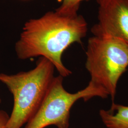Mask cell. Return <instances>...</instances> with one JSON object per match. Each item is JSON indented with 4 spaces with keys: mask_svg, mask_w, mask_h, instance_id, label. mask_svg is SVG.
I'll return each instance as SVG.
<instances>
[{
    "mask_svg": "<svg viewBox=\"0 0 128 128\" xmlns=\"http://www.w3.org/2000/svg\"><path fill=\"white\" fill-rule=\"evenodd\" d=\"M2 102V99H1V98L0 97V104Z\"/></svg>",
    "mask_w": 128,
    "mask_h": 128,
    "instance_id": "obj_9",
    "label": "cell"
},
{
    "mask_svg": "<svg viewBox=\"0 0 128 128\" xmlns=\"http://www.w3.org/2000/svg\"><path fill=\"white\" fill-rule=\"evenodd\" d=\"M9 117L6 112L0 109V128H8Z\"/></svg>",
    "mask_w": 128,
    "mask_h": 128,
    "instance_id": "obj_8",
    "label": "cell"
},
{
    "mask_svg": "<svg viewBox=\"0 0 128 128\" xmlns=\"http://www.w3.org/2000/svg\"><path fill=\"white\" fill-rule=\"evenodd\" d=\"M63 82V77L54 76L40 107L25 128H45L51 125L68 128L70 110L76 101L82 99L86 102L94 97L106 99L109 96L105 90L90 82L82 90L70 93L65 90Z\"/></svg>",
    "mask_w": 128,
    "mask_h": 128,
    "instance_id": "obj_4",
    "label": "cell"
},
{
    "mask_svg": "<svg viewBox=\"0 0 128 128\" xmlns=\"http://www.w3.org/2000/svg\"><path fill=\"white\" fill-rule=\"evenodd\" d=\"M55 67L48 60L40 57L36 66L14 74L0 73V82L14 98L8 128H22L36 114L54 78Z\"/></svg>",
    "mask_w": 128,
    "mask_h": 128,
    "instance_id": "obj_2",
    "label": "cell"
},
{
    "mask_svg": "<svg viewBox=\"0 0 128 128\" xmlns=\"http://www.w3.org/2000/svg\"><path fill=\"white\" fill-rule=\"evenodd\" d=\"M86 0H63L62 3L56 10L66 15H76L81 2Z\"/></svg>",
    "mask_w": 128,
    "mask_h": 128,
    "instance_id": "obj_7",
    "label": "cell"
},
{
    "mask_svg": "<svg viewBox=\"0 0 128 128\" xmlns=\"http://www.w3.org/2000/svg\"><path fill=\"white\" fill-rule=\"evenodd\" d=\"M98 23L91 32L94 36H107L128 44V0H97Z\"/></svg>",
    "mask_w": 128,
    "mask_h": 128,
    "instance_id": "obj_5",
    "label": "cell"
},
{
    "mask_svg": "<svg viewBox=\"0 0 128 128\" xmlns=\"http://www.w3.org/2000/svg\"><path fill=\"white\" fill-rule=\"evenodd\" d=\"M87 32V22L82 16L48 12L25 23L15 44V52L20 60L45 58L60 76L67 77L72 72L64 66L62 55L74 43H81Z\"/></svg>",
    "mask_w": 128,
    "mask_h": 128,
    "instance_id": "obj_1",
    "label": "cell"
},
{
    "mask_svg": "<svg viewBox=\"0 0 128 128\" xmlns=\"http://www.w3.org/2000/svg\"><path fill=\"white\" fill-rule=\"evenodd\" d=\"M86 68L89 82L106 92L114 102L120 78L128 68V44L114 37L94 36L89 38Z\"/></svg>",
    "mask_w": 128,
    "mask_h": 128,
    "instance_id": "obj_3",
    "label": "cell"
},
{
    "mask_svg": "<svg viewBox=\"0 0 128 128\" xmlns=\"http://www.w3.org/2000/svg\"><path fill=\"white\" fill-rule=\"evenodd\" d=\"M99 115L107 128H128V106L112 102L109 110H100Z\"/></svg>",
    "mask_w": 128,
    "mask_h": 128,
    "instance_id": "obj_6",
    "label": "cell"
}]
</instances>
